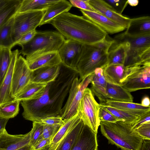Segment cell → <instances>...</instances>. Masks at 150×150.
Returning <instances> with one entry per match:
<instances>
[{"instance_id":"cell-5","label":"cell","mask_w":150,"mask_h":150,"mask_svg":"<svg viewBox=\"0 0 150 150\" xmlns=\"http://www.w3.org/2000/svg\"><path fill=\"white\" fill-rule=\"evenodd\" d=\"M59 32H37L30 41L21 46L20 54L28 60L45 53L57 52L65 40Z\"/></svg>"},{"instance_id":"cell-17","label":"cell","mask_w":150,"mask_h":150,"mask_svg":"<svg viewBox=\"0 0 150 150\" xmlns=\"http://www.w3.org/2000/svg\"><path fill=\"white\" fill-rule=\"evenodd\" d=\"M30 132L23 134L11 135L5 129L0 134V150H16L29 144Z\"/></svg>"},{"instance_id":"cell-11","label":"cell","mask_w":150,"mask_h":150,"mask_svg":"<svg viewBox=\"0 0 150 150\" xmlns=\"http://www.w3.org/2000/svg\"><path fill=\"white\" fill-rule=\"evenodd\" d=\"M32 72L25 59L19 55L16 60L12 75L11 94L13 98H15L30 82Z\"/></svg>"},{"instance_id":"cell-47","label":"cell","mask_w":150,"mask_h":150,"mask_svg":"<svg viewBox=\"0 0 150 150\" xmlns=\"http://www.w3.org/2000/svg\"><path fill=\"white\" fill-rule=\"evenodd\" d=\"M140 150H150V139L143 140Z\"/></svg>"},{"instance_id":"cell-39","label":"cell","mask_w":150,"mask_h":150,"mask_svg":"<svg viewBox=\"0 0 150 150\" xmlns=\"http://www.w3.org/2000/svg\"><path fill=\"white\" fill-rule=\"evenodd\" d=\"M69 2L72 6L79 8L81 10L97 12L90 4L89 0H69Z\"/></svg>"},{"instance_id":"cell-29","label":"cell","mask_w":150,"mask_h":150,"mask_svg":"<svg viewBox=\"0 0 150 150\" xmlns=\"http://www.w3.org/2000/svg\"><path fill=\"white\" fill-rule=\"evenodd\" d=\"M127 69L123 65H107L103 69L107 81L120 85L125 75Z\"/></svg>"},{"instance_id":"cell-2","label":"cell","mask_w":150,"mask_h":150,"mask_svg":"<svg viewBox=\"0 0 150 150\" xmlns=\"http://www.w3.org/2000/svg\"><path fill=\"white\" fill-rule=\"evenodd\" d=\"M66 39L83 44H91L104 39L108 34L83 16L69 12L62 13L49 23Z\"/></svg>"},{"instance_id":"cell-26","label":"cell","mask_w":150,"mask_h":150,"mask_svg":"<svg viewBox=\"0 0 150 150\" xmlns=\"http://www.w3.org/2000/svg\"><path fill=\"white\" fill-rule=\"evenodd\" d=\"M47 85L30 82L17 95L15 100L21 102L38 99L42 94Z\"/></svg>"},{"instance_id":"cell-20","label":"cell","mask_w":150,"mask_h":150,"mask_svg":"<svg viewBox=\"0 0 150 150\" xmlns=\"http://www.w3.org/2000/svg\"><path fill=\"white\" fill-rule=\"evenodd\" d=\"M26 60L32 71L41 68L58 66L62 64L58 51L45 53Z\"/></svg>"},{"instance_id":"cell-27","label":"cell","mask_w":150,"mask_h":150,"mask_svg":"<svg viewBox=\"0 0 150 150\" xmlns=\"http://www.w3.org/2000/svg\"><path fill=\"white\" fill-rule=\"evenodd\" d=\"M106 90L110 100L121 102L133 101V98L130 92L120 85L107 82Z\"/></svg>"},{"instance_id":"cell-33","label":"cell","mask_w":150,"mask_h":150,"mask_svg":"<svg viewBox=\"0 0 150 150\" xmlns=\"http://www.w3.org/2000/svg\"><path fill=\"white\" fill-rule=\"evenodd\" d=\"M12 52L10 48H0V86L8 71Z\"/></svg>"},{"instance_id":"cell-14","label":"cell","mask_w":150,"mask_h":150,"mask_svg":"<svg viewBox=\"0 0 150 150\" xmlns=\"http://www.w3.org/2000/svg\"><path fill=\"white\" fill-rule=\"evenodd\" d=\"M85 18L100 27L108 34H112L126 30L121 25L110 20L98 13L80 9Z\"/></svg>"},{"instance_id":"cell-36","label":"cell","mask_w":150,"mask_h":150,"mask_svg":"<svg viewBox=\"0 0 150 150\" xmlns=\"http://www.w3.org/2000/svg\"><path fill=\"white\" fill-rule=\"evenodd\" d=\"M43 129V125L38 122H34L33 127L30 131L29 144L32 147L41 138Z\"/></svg>"},{"instance_id":"cell-23","label":"cell","mask_w":150,"mask_h":150,"mask_svg":"<svg viewBox=\"0 0 150 150\" xmlns=\"http://www.w3.org/2000/svg\"><path fill=\"white\" fill-rule=\"evenodd\" d=\"M100 104L123 110L138 117L150 111V107H144L141 104L133 102H121L109 99L105 103Z\"/></svg>"},{"instance_id":"cell-13","label":"cell","mask_w":150,"mask_h":150,"mask_svg":"<svg viewBox=\"0 0 150 150\" xmlns=\"http://www.w3.org/2000/svg\"><path fill=\"white\" fill-rule=\"evenodd\" d=\"M90 4L98 13L125 27L127 28L131 18L117 12L105 0H89Z\"/></svg>"},{"instance_id":"cell-21","label":"cell","mask_w":150,"mask_h":150,"mask_svg":"<svg viewBox=\"0 0 150 150\" xmlns=\"http://www.w3.org/2000/svg\"><path fill=\"white\" fill-rule=\"evenodd\" d=\"M81 120L78 112L71 118L64 120V123L52 139L49 150H56L62 140Z\"/></svg>"},{"instance_id":"cell-44","label":"cell","mask_w":150,"mask_h":150,"mask_svg":"<svg viewBox=\"0 0 150 150\" xmlns=\"http://www.w3.org/2000/svg\"><path fill=\"white\" fill-rule=\"evenodd\" d=\"M150 122V111L139 117L134 123L132 125V129L134 130L141 125Z\"/></svg>"},{"instance_id":"cell-51","label":"cell","mask_w":150,"mask_h":150,"mask_svg":"<svg viewBox=\"0 0 150 150\" xmlns=\"http://www.w3.org/2000/svg\"><path fill=\"white\" fill-rule=\"evenodd\" d=\"M50 146L41 150H49Z\"/></svg>"},{"instance_id":"cell-15","label":"cell","mask_w":150,"mask_h":150,"mask_svg":"<svg viewBox=\"0 0 150 150\" xmlns=\"http://www.w3.org/2000/svg\"><path fill=\"white\" fill-rule=\"evenodd\" d=\"M20 53L16 49L12 52L10 64L7 72L0 86V106L15 100L11 94L13 74L16 60Z\"/></svg>"},{"instance_id":"cell-46","label":"cell","mask_w":150,"mask_h":150,"mask_svg":"<svg viewBox=\"0 0 150 150\" xmlns=\"http://www.w3.org/2000/svg\"><path fill=\"white\" fill-rule=\"evenodd\" d=\"M8 120V119L0 117V134L6 129V126Z\"/></svg>"},{"instance_id":"cell-31","label":"cell","mask_w":150,"mask_h":150,"mask_svg":"<svg viewBox=\"0 0 150 150\" xmlns=\"http://www.w3.org/2000/svg\"><path fill=\"white\" fill-rule=\"evenodd\" d=\"M13 17L0 27V48L11 49L15 45L12 37Z\"/></svg>"},{"instance_id":"cell-16","label":"cell","mask_w":150,"mask_h":150,"mask_svg":"<svg viewBox=\"0 0 150 150\" xmlns=\"http://www.w3.org/2000/svg\"><path fill=\"white\" fill-rule=\"evenodd\" d=\"M97 133L84 125L71 150H98Z\"/></svg>"},{"instance_id":"cell-38","label":"cell","mask_w":150,"mask_h":150,"mask_svg":"<svg viewBox=\"0 0 150 150\" xmlns=\"http://www.w3.org/2000/svg\"><path fill=\"white\" fill-rule=\"evenodd\" d=\"M100 106L98 117L100 122L106 121L114 122L120 121L111 112L105 109L103 107L100 105Z\"/></svg>"},{"instance_id":"cell-22","label":"cell","mask_w":150,"mask_h":150,"mask_svg":"<svg viewBox=\"0 0 150 150\" xmlns=\"http://www.w3.org/2000/svg\"><path fill=\"white\" fill-rule=\"evenodd\" d=\"M60 65L41 68L32 71L30 82L47 84L54 81L59 74Z\"/></svg>"},{"instance_id":"cell-40","label":"cell","mask_w":150,"mask_h":150,"mask_svg":"<svg viewBox=\"0 0 150 150\" xmlns=\"http://www.w3.org/2000/svg\"><path fill=\"white\" fill-rule=\"evenodd\" d=\"M38 122L43 125H62L64 124L65 121L61 116H57L44 118L41 119Z\"/></svg>"},{"instance_id":"cell-41","label":"cell","mask_w":150,"mask_h":150,"mask_svg":"<svg viewBox=\"0 0 150 150\" xmlns=\"http://www.w3.org/2000/svg\"><path fill=\"white\" fill-rule=\"evenodd\" d=\"M118 13L122 14L127 4V1L121 0H105Z\"/></svg>"},{"instance_id":"cell-25","label":"cell","mask_w":150,"mask_h":150,"mask_svg":"<svg viewBox=\"0 0 150 150\" xmlns=\"http://www.w3.org/2000/svg\"><path fill=\"white\" fill-rule=\"evenodd\" d=\"M125 32L132 35H139L150 33V17L143 16L131 18Z\"/></svg>"},{"instance_id":"cell-42","label":"cell","mask_w":150,"mask_h":150,"mask_svg":"<svg viewBox=\"0 0 150 150\" xmlns=\"http://www.w3.org/2000/svg\"><path fill=\"white\" fill-rule=\"evenodd\" d=\"M134 130L144 139H150V122L144 123Z\"/></svg>"},{"instance_id":"cell-9","label":"cell","mask_w":150,"mask_h":150,"mask_svg":"<svg viewBox=\"0 0 150 150\" xmlns=\"http://www.w3.org/2000/svg\"><path fill=\"white\" fill-rule=\"evenodd\" d=\"M100 108L91 90L87 88L79 103L77 112L84 124L97 134L100 122L98 117Z\"/></svg>"},{"instance_id":"cell-30","label":"cell","mask_w":150,"mask_h":150,"mask_svg":"<svg viewBox=\"0 0 150 150\" xmlns=\"http://www.w3.org/2000/svg\"><path fill=\"white\" fill-rule=\"evenodd\" d=\"M59 0H22L16 13L25 12L45 11Z\"/></svg>"},{"instance_id":"cell-18","label":"cell","mask_w":150,"mask_h":150,"mask_svg":"<svg viewBox=\"0 0 150 150\" xmlns=\"http://www.w3.org/2000/svg\"><path fill=\"white\" fill-rule=\"evenodd\" d=\"M129 48V44L128 42L115 40L108 50L107 65H124Z\"/></svg>"},{"instance_id":"cell-45","label":"cell","mask_w":150,"mask_h":150,"mask_svg":"<svg viewBox=\"0 0 150 150\" xmlns=\"http://www.w3.org/2000/svg\"><path fill=\"white\" fill-rule=\"evenodd\" d=\"M52 139H44L42 137L32 147V150H41L50 146Z\"/></svg>"},{"instance_id":"cell-28","label":"cell","mask_w":150,"mask_h":150,"mask_svg":"<svg viewBox=\"0 0 150 150\" xmlns=\"http://www.w3.org/2000/svg\"><path fill=\"white\" fill-rule=\"evenodd\" d=\"M22 0H0V27L17 13Z\"/></svg>"},{"instance_id":"cell-24","label":"cell","mask_w":150,"mask_h":150,"mask_svg":"<svg viewBox=\"0 0 150 150\" xmlns=\"http://www.w3.org/2000/svg\"><path fill=\"white\" fill-rule=\"evenodd\" d=\"M70 2L65 0H59L49 6L45 11L39 26L49 23L54 18L58 15L68 12L72 7Z\"/></svg>"},{"instance_id":"cell-8","label":"cell","mask_w":150,"mask_h":150,"mask_svg":"<svg viewBox=\"0 0 150 150\" xmlns=\"http://www.w3.org/2000/svg\"><path fill=\"white\" fill-rule=\"evenodd\" d=\"M93 73L82 80L78 76L73 80L67 101L61 110L60 116L64 120L68 119L76 114L79 103L85 89L91 83Z\"/></svg>"},{"instance_id":"cell-50","label":"cell","mask_w":150,"mask_h":150,"mask_svg":"<svg viewBox=\"0 0 150 150\" xmlns=\"http://www.w3.org/2000/svg\"><path fill=\"white\" fill-rule=\"evenodd\" d=\"M16 150H32V147L28 144L21 147Z\"/></svg>"},{"instance_id":"cell-10","label":"cell","mask_w":150,"mask_h":150,"mask_svg":"<svg viewBox=\"0 0 150 150\" xmlns=\"http://www.w3.org/2000/svg\"><path fill=\"white\" fill-rule=\"evenodd\" d=\"M45 11L16 13L13 16L12 37L15 43L23 34L39 26Z\"/></svg>"},{"instance_id":"cell-6","label":"cell","mask_w":150,"mask_h":150,"mask_svg":"<svg viewBox=\"0 0 150 150\" xmlns=\"http://www.w3.org/2000/svg\"><path fill=\"white\" fill-rule=\"evenodd\" d=\"M115 40L125 41L129 44L124 64L126 67L142 62H150V33L132 35L125 31L115 36Z\"/></svg>"},{"instance_id":"cell-32","label":"cell","mask_w":150,"mask_h":150,"mask_svg":"<svg viewBox=\"0 0 150 150\" xmlns=\"http://www.w3.org/2000/svg\"><path fill=\"white\" fill-rule=\"evenodd\" d=\"M84 125L82 120L62 140L56 150H71Z\"/></svg>"},{"instance_id":"cell-35","label":"cell","mask_w":150,"mask_h":150,"mask_svg":"<svg viewBox=\"0 0 150 150\" xmlns=\"http://www.w3.org/2000/svg\"><path fill=\"white\" fill-rule=\"evenodd\" d=\"M99 104L103 107L105 109L111 112L121 121L126 123L132 125L139 117L123 110L104 104Z\"/></svg>"},{"instance_id":"cell-12","label":"cell","mask_w":150,"mask_h":150,"mask_svg":"<svg viewBox=\"0 0 150 150\" xmlns=\"http://www.w3.org/2000/svg\"><path fill=\"white\" fill-rule=\"evenodd\" d=\"M83 44L76 41L65 39L58 52L62 64L69 67L76 69L81 57Z\"/></svg>"},{"instance_id":"cell-3","label":"cell","mask_w":150,"mask_h":150,"mask_svg":"<svg viewBox=\"0 0 150 150\" xmlns=\"http://www.w3.org/2000/svg\"><path fill=\"white\" fill-rule=\"evenodd\" d=\"M114 41L108 35L99 42L83 44L82 54L76 67L80 80L93 73L96 68L103 69L107 65L108 50Z\"/></svg>"},{"instance_id":"cell-49","label":"cell","mask_w":150,"mask_h":150,"mask_svg":"<svg viewBox=\"0 0 150 150\" xmlns=\"http://www.w3.org/2000/svg\"><path fill=\"white\" fill-rule=\"evenodd\" d=\"M127 3L131 6H137L139 3L138 0H127Z\"/></svg>"},{"instance_id":"cell-4","label":"cell","mask_w":150,"mask_h":150,"mask_svg":"<svg viewBox=\"0 0 150 150\" xmlns=\"http://www.w3.org/2000/svg\"><path fill=\"white\" fill-rule=\"evenodd\" d=\"M132 125L119 121L100 122V131L108 142L122 150H140L144 139L132 129Z\"/></svg>"},{"instance_id":"cell-48","label":"cell","mask_w":150,"mask_h":150,"mask_svg":"<svg viewBox=\"0 0 150 150\" xmlns=\"http://www.w3.org/2000/svg\"><path fill=\"white\" fill-rule=\"evenodd\" d=\"M141 104L144 107H150V101L149 97L148 96L144 97L142 100Z\"/></svg>"},{"instance_id":"cell-7","label":"cell","mask_w":150,"mask_h":150,"mask_svg":"<svg viewBox=\"0 0 150 150\" xmlns=\"http://www.w3.org/2000/svg\"><path fill=\"white\" fill-rule=\"evenodd\" d=\"M120 85L130 92L150 88V62H142L127 67Z\"/></svg>"},{"instance_id":"cell-19","label":"cell","mask_w":150,"mask_h":150,"mask_svg":"<svg viewBox=\"0 0 150 150\" xmlns=\"http://www.w3.org/2000/svg\"><path fill=\"white\" fill-rule=\"evenodd\" d=\"M91 83V86L90 89L93 95L98 98L100 103L109 100L106 90L107 81L103 68H98L95 70Z\"/></svg>"},{"instance_id":"cell-1","label":"cell","mask_w":150,"mask_h":150,"mask_svg":"<svg viewBox=\"0 0 150 150\" xmlns=\"http://www.w3.org/2000/svg\"><path fill=\"white\" fill-rule=\"evenodd\" d=\"M78 75L77 69L61 64L59 75L54 81L47 84L40 97L20 102L23 108V117L38 122L46 117L60 116L63 104L73 81Z\"/></svg>"},{"instance_id":"cell-43","label":"cell","mask_w":150,"mask_h":150,"mask_svg":"<svg viewBox=\"0 0 150 150\" xmlns=\"http://www.w3.org/2000/svg\"><path fill=\"white\" fill-rule=\"evenodd\" d=\"M37 32L36 30H34L23 34L16 42L15 45H18L21 46L28 42L33 38Z\"/></svg>"},{"instance_id":"cell-34","label":"cell","mask_w":150,"mask_h":150,"mask_svg":"<svg viewBox=\"0 0 150 150\" xmlns=\"http://www.w3.org/2000/svg\"><path fill=\"white\" fill-rule=\"evenodd\" d=\"M20 101L15 100L0 106V117L9 119L14 117L19 111Z\"/></svg>"},{"instance_id":"cell-37","label":"cell","mask_w":150,"mask_h":150,"mask_svg":"<svg viewBox=\"0 0 150 150\" xmlns=\"http://www.w3.org/2000/svg\"><path fill=\"white\" fill-rule=\"evenodd\" d=\"M61 126V125H43V132L41 137L44 139H52Z\"/></svg>"}]
</instances>
